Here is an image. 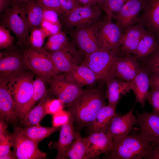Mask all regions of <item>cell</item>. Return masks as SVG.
<instances>
[{
    "instance_id": "obj_1",
    "label": "cell",
    "mask_w": 159,
    "mask_h": 159,
    "mask_svg": "<svg viewBox=\"0 0 159 159\" xmlns=\"http://www.w3.org/2000/svg\"><path fill=\"white\" fill-rule=\"evenodd\" d=\"M105 96L100 90H83L76 99L69 107L73 120L82 127L90 126L97 114L105 105Z\"/></svg>"
},
{
    "instance_id": "obj_2",
    "label": "cell",
    "mask_w": 159,
    "mask_h": 159,
    "mask_svg": "<svg viewBox=\"0 0 159 159\" xmlns=\"http://www.w3.org/2000/svg\"><path fill=\"white\" fill-rule=\"evenodd\" d=\"M113 148L106 154L110 159H145L153 145L140 134L114 139Z\"/></svg>"
},
{
    "instance_id": "obj_3",
    "label": "cell",
    "mask_w": 159,
    "mask_h": 159,
    "mask_svg": "<svg viewBox=\"0 0 159 159\" xmlns=\"http://www.w3.org/2000/svg\"><path fill=\"white\" fill-rule=\"evenodd\" d=\"M34 74L24 72L7 79V85L16 103L18 120L21 122L27 114L33 96Z\"/></svg>"
},
{
    "instance_id": "obj_4",
    "label": "cell",
    "mask_w": 159,
    "mask_h": 159,
    "mask_svg": "<svg viewBox=\"0 0 159 159\" xmlns=\"http://www.w3.org/2000/svg\"><path fill=\"white\" fill-rule=\"evenodd\" d=\"M118 53L99 49L85 56L82 64L94 72L98 81L106 84L116 78L115 67Z\"/></svg>"
},
{
    "instance_id": "obj_5",
    "label": "cell",
    "mask_w": 159,
    "mask_h": 159,
    "mask_svg": "<svg viewBox=\"0 0 159 159\" xmlns=\"http://www.w3.org/2000/svg\"><path fill=\"white\" fill-rule=\"evenodd\" d=\"M13 0L10 8H7L1 18V25L11 31L21 44L28 43L29 29L25 11V3Z\"/></svg>"
},
{
    "instance_id": "obj_6",
    "label": "cell",
    "mask_w": 159,
    "mask_h": 159,
    "mask_svg": "<svg viewBox=\"0 0 159 159\" xmlns=\"http://www.w3.org/2000/svg\"><path fill=\"white\" fill-rule=\"evenodd\" d=\"M23 56L26 67L45 82L49 83L54 75L59 73L49 52L44 47L40 49L31 47L26 49Z\"/></svg>"
},
{
    "instance_id": "obj_7",
    "label": "cell",
    "mask_w": 159,
    "mask_h": 159,
    "mask_svg": "<svg viewBox=\"0 0 159 159\" xmlns=\"http://www.w3.org/2000/svg\"><path fill=\"white\" fill-rule=\"evenodd\" d=\"M50 92L64 106L69 107L83 90L69 73L54 75L49 82Z\"/></svg>"
},
{
    "instance_id": "obj_8",
    "label": "cell",
    "mask_w": 159,
    "mask_h": 159,
    "mask_svg": "<svg viewBox=\"0 0 159 159\" xmlns=\"http://www.w3.org/2000/svg\"><path fill=\"white\" fill-rule=\"evenodd\" d=\"M98 27L99 49L118 53L124 33L121 28L107 16L98 21Z\"/></svg>"
},
{
    "instance_id": "obj_9",
    "label": "cell",
    "mask_w": 159,
    "mask_h": 159,
    "mask_svg": "<svg viewBox=\"0 0 159 159\" xmlns=\"http://www.w3.org/2000/svg\"><path fill=\"white\" fill-rule=\"evenodd\" d=\"M98 22L69 30L72 43L85 57L99 49Z\"/></svg>"
},
{
    "instance_id": "obj_10",
    "label": "cell",
    "mask_w": 159,
    "mask_h": 159,
    "mask_svg": "<svg viewBox=\"0 0 159 159\" xmlns=\"http://www.w3.org/2000/svg\"><path fill=\"white\" fill-rule=\"evenodd\" d=\"M102 10L99 5L92 7L81 6L61 17V23L69 30L92 24L101 19Z\"/></svg>"
},
{
    "instance_id": "obj_11",
    "label": "cell",
    "mask_w": 159,
    "mask_h": 159,
    "mask_svg": "<svg viewBox=\"0 0 159 159\" xmlns=\"http://www.w3.org/2000/svg\"><path fill=\"white\" fill-rule=\"evenodd\" d=\"M58 72L69 73L82 62V55L73 43L69 42L58 51L49 52Z\"/></svg>"
},
{
    "instance_id": "obj_12",
    "label": "cell",
    "mask_w": 159,
    "mask_h": 159,
    "mask_svg": "<svg viewBox=\"0 0 159 159\" xmlns=\"http://www.w3.org/2000/svg\"><path fill=\"white\" fill-rule=\"evenodd\" d=\"M13 151L17 159H42L47 154L38 148V144L22 133L15 127L12 133Z\"/></svg>"
},
{
    "instance_id": "obj_13",
    "label": "cell",
    "mask_w": 159,
    "mask_h": 159,
    "mask_svg": "<svg viewBox=\"0 0 159 159\" xmlns=\"http://www.w3.org/2000/svg\"><path fill=\"white\" fill-rule=\"evenodd\" d=\"M136 114L135 125L139 126L140 134L153 145L159 144V116L145 111Z\"/></svg>"
},
{
    "instance_id": "obj_14",
    "label": "cell",
    "mask_w": 159,
    "mask_h": 159,
    "mask_svg": "<svg viewBox=\"0 0 159 159\" xmlns=\"http://www.w3.org/2000/svg\"><path fill=\"white\" fill-rule=\"evenodd\" d=\"M7 82V79L0 77V118L8 123L13 124L18 120L17 107Z\"/></svg>"
},
{
    "instance_id": "obj_15",
    "label": "cell",
    "mask_w": 159,
    "mask_h": 159,
    "mask_svg": "<svg viewBox=\"0 0 159 159\" xmlns=\"http://www.w3.org/2000/svg\"><path fill=\"white\" fill-rule=\"evenodd\" d=\"M136 23L154 34L159 42V0H145Z\"/></svg>"
},
{
    "instance_id": "obj_16",
    "label": "cell",
    "mask_w": 159,
    "mask_h": 159,
    "mask_svg": "<svg viewBox=\"0 0 159 159\" xmlns=\"http://www.w3.org/2000/svg\"><path fill=\"white\" fill-rule=\"evenodd\" d=\"M145 0H127L118 13L112 18L123 32L136 23Z\"/></svg>"
},
{
    "instance_id": "obj_17",
    "label": "cell",
    "mask_w": 159,
    "mask_h": 159,
    "mask_svg": "<svg viewBox=\"0 0 159 159\" xmlns=\"http://www.w3.org/2000/svg\"><path fill=\"white\" fill-rule=\"evenodd\" d=\"M0 76L7 79L24 72L23 54L14 51L0 52Z\"/></svg>"
},
{
    "instance_id": "obj_18",
    "label": "cell",
    "mask_w": 159,
    "mask_h": 159,
    "mask_svg": "<svg viewBox=\"0 0 159 159\" xmlns=\"http://www.w3.org/2000/svg\"><path fill=\"white\" fill-rule=\"evenodd\" d=\"M134 107L135 105L125 114L115 115L106 132L110 138L113 140L129 135L135 125L136 116L133 113Z\"/></svg>"
},
{
    "instance_id": "obj_19",
    "label": "cell",
    "mask_w": 159,
    "mask_h": 159,
    "mask_svg": "<svg viewBox=\"0 0 159 159\" xmlns=\"http://www.w3.org/2000/svg\"><path fill=\"white\" fill-rule=\"evenodd\" d=\"M86 138L87 148V159L98 157L102 154H106L112 149V139L106 133L93 132L90 133Z\"/></svg>"
},
{
    "instance_id": "obj_20",
    "label": "cell",
    "mask_w": 159,
    "mask_h": 159,
    "mask_svg": "<svg viewBox=\"0 0 159 159\" xmlns=\"http://www.w3.org/2000/svg\"><path fill=\"white\" fill-rule=\"evenodd\" d=\"M138 61L132 54L119 57L115 64L116 78L128 82L132 80L141 70Z\"/></svg>"
},
{
    "instance_id": "obj_21",
    "label": "cell",
    "mask_w": 159,
    "mask_h": 159,
    "mask_svg": "<svg viewBox=\"0 0 159 159\" xmlns=\"http://www.w3.org/2000/svg\"><path fill=\"white\" fill-rule=\"evenodd\" d=\"M146 31L144 27L138 23L127 28L123 33L119 52L124 55L131 54Z\"/></svg>"
},
{
    "instance_id": "obj_22",
    "label": "cell",
    "mask_w": 159,
    "mask_h": 159,
    "mask_svg": "<svg viewBox=\"0 0 159 159\" xmlns=\"http://www.w3.org/2000/svg\"><path fill=\"white\" fill-rule=\"evenodd\" d=\"M73 120L71 114L68 122L60 129L59 138L56 142L51 141L48 144L49 149L55 148L57 151L56 159H59L62 153L70 146L78 132L73 126Z\"/></svg>"
},
{
    "instance_id": "obj_23",
    "label": "cell",
    "mask_w": 159,
    "mask_h": 159,
    "mask_svg": "<svg viewBox=\"0 0 159 159\" xmlns=\"http://www.w3.org/2000/svg\"><path fill=\"white\" fill-rule=\"evenodd\" d=\"M105 98L107 100L108 104L116 107L121 96L131 90V82L122 81L113 79L106 84Z\"/></svg>"
},
{
    "instance_id": "obj_24",
    "label": "cell",
    "mask_w": 159,
    "mask_h": 159,
    "mask_svg": "<svg viewBox=\"0 0 159 159\" xmlns=\"http://www.w3.org/2000/svg\"><path fill=\"white\" fill-rule=\"evenodd\" d=\"M131 84L136 102L140 103L142 107H144L150 87V74L147 70L142 67L141 71L131 81Z\"/></svg>"
},
{
    "instance_id": "obj_25",
    "label": "cell",
    "mask_w": 159,
    "mask_h": 159,
    "mask_svg": "<svg viewBox=\"0 0 159 159\" xmlns=\"http://www.w3.org/2000/svg\"><path fill=\"white\" fill-rule=\"evenodd\" d=\"M159 47V42L156 36L146 30L131 54L138 61H143L154 53Z\"/></svg>"
},
{
    "instance_id": "obj_26",
    "label": "cell",
    "mask_w": 159,
    "mask_h": 159,
    "mask_svg": "<svg viewBox=\"0 0 159 159\" xmlns=\"http://www.w3.org/2000/svg\"><path fill=\"white\" fill-rule=\"evenodd\" d=\"M116 107L108 104L104 106L89 126L90 133L95 132L106 133L112 121L116 114Z\"/></svg>"
},
{
    "instance_id": "obj_27",
    "label": "cell",
    "mask_w": 159,
    "mask_h": 159,
    "mask_svg": "<svg viewBox=\"0 0 159 159\" xmlns=\"http://www.w3.org/2000/svg\"><path fill=\"white\" fill-rule=\"evenodd\" d=\"M87 148L86 139L82 137L79 132L69 147L62 155L59 159H87Z\"/></svg>"
},
{
    "instance_id": "obj_28",
    "label": "cell",
    "mask_w": 159,
    "mask_h": 159,
    "mask_svg": "<svg viewBox=\"0 0 159 159\" xmlns=\"http://www.w3.org/2000/svg\"><path fill=\"white\" fill-rule=\"evenodd\" d=\"M49 98L47 92L39 100L36 105L29 111L22 122L25 127L40 124L47 115L45 106L47 101Z\"/></svg>"
},
{
    "instance_id": "obj_29",
    "label": "cell",
    "mask_w": 159,
    "mask_h": 159,
    "mask_svg": "<svg viewBox=\"0 0 159 159\" xmlns=\"http://www.w3.org/2000/svg\"><path fill=\"white\" fill-rule=\"evenodd\" d=\"M60 127H45L40 124L19 128L21 132L38 144L42 140L60 130Z\"/></svg>"
},
{
    "instance_id": "obj_30",
    "label": "cell",
    "mask_w": 159,
    "mask_h": 159,
    "mask_svg": "<svg viewBox=\"0 0 159 159\" xmlns=\"http://www.w3.org/2000/svg\"><path fill=\"white\" fill-rule=\"evenodd\" d=\"M25 9L30 31L34 28H40L43 8L36 0H28L25 3Z\"/></svg>"
},
{
    "instance_id": "obj_31",
    "label": "cell",
    "mask_w": 159,
    "mask_h": 159,
    "mask_svg": "<svg viewBox=\"0 0 159 159\" xmlns=\"http://www.w3.org/2000/svg\"><path fill=\"white\" fill-rule=\"evenodd\" d=\"M69 73L81 87L93 85L98 81L94 72L87 66L82 63Z\"/></svg>"
},
{
    "instance_id": "obj_32",
    "label": "cell",
    "mask_w": 159,
    "mask_h": 159,
    "mask_svg": "<svg viewBox=\"0 0 159 159\" xmlns=\"http://www.w3.org/2000/svg\"><path fill=\"white\" fill-rule=\"evenodd\" d=\"M69 42L66 34L61 31L49 36L44 47L48 52H52L63 48Z\"/></svg>"
},
{
    "instance_id": "obj_33",
    "label": "cell",
    "mask_w": 159,
    "mask_h": 159,
    "mask_svg": "<svg viewBox=\"0 0 159 159\" xmlns=\"http://www.w3.org/2000/svg\"><path fill=\"white\" fill-rule=\"evenodd\" d=\"M44 82L43 80L39 77L34 80L33 96L27 108V113L47 92Z\"/></svg>"
},
{
    "instance_id": "obj_34",
    "label": "cell",
    "mask_w": 159,
    "mask_h": 159,
    "mask_svg": "<svg viewBox=\"0 0 159 159\" xmlns=\"http://www.w3.org/2000/svg\"><path fill=\"white\" fill-rule=\"evenodd\" d=\"M127 0H106L101 8L106 13V16L112 19L117 14Z\"/></svg>"
},
{
    "instance_id": "obj_35",
    "label": "cell",
    "mask_w": 159,
    "mask_h": 159,
    "mask_svg": "<svg viewBox=\"0 0 159 159\" xmlns=\"http://www.w3.org/2000/svg\"><path fill=\"white\" fill-rule=\"evenodd\" d=\"M142 61L145 64L143 67L150 75L159 76V47L154 53Z\"/></svg>"
},
{
    "instance_id": "obj_36",
    "label": "cell",
    "mask_w": 159,
    "mask_h": 159,
    "mask_svg": "<svg viewBox=\"0 0 159 159\" xmlns=\"http://www.w3.org/2000/svg\"><path fill=\"white\" fill-rule=\"evenodd\" d=\"M28 43L31 47L36 49L42 48L47 37L41 28H35L30 31Z\"/></svg>"
},
{
    "instance_id": "obj_37",
    "label": "cell",
    "mask_w": 159,
    "mask_h": 159,
    "mask_svg": "<svg viewBox=\"0 0 159 159\" xmlns=\"http://www.w3.org/2000/svg\"><path fill=\"white\" fill-rule=\"evenodd\" d=\"M14 38L11 34L10 30L4 26H0V48L4 49L11 46Z\"/></svg>"
},
{
    "instance_id": "obj_38",
    "label": "cell",
    "mask_w": 159,
    "mask_h": 159,
    "mask_svg": "<svg viewBox=\"0 0 159 159\" xmlns=\"http://www.w3.org/2000/svg\"><path fill=\"white\" fill-rule=\"evenodd\" d=\"M43 8L52 9L56 11L62 17L66 13L62 9L58 0H36Z\"/></svg>"
},
{
    "instance_id": "obj_39",
    "label": "cell",
    "mask_w": 159,
    "mask_h": 159,
    "mask_svg": "<svg viewBox=\"0 0 159 159\" xmlns=\"http://www.w3.org/2000/svg\"><path fill=\"white\" fill-rule=\"evenodd\" d=\"M63 103L59 100L49 99L46 102L45 108L47 115H52L63 109Z\"/></svg>"
},
{
    "instance_id": "obj_40",
    "label": "cell",
    "mask_w": 159,
    "mask_h": 159,
    "mask_svg": "<svg viewBox=\"0 0 159 159\" xmlns=\"http://www.w3.org/2000/svg\"><path fill=\"white\" fill-rule=\"evenodd\" d=\"M71 114L69 111L62 110L52 115V123L53 126L60 127L67 123Z\"/></svg>"
},
{
    "instance_id": "obj_41",
    "label": "cell",
    "mask_w": 159,
    "mask_h": 159,
    "mask_svg": "<svg viewBox=\"0 0 159 159\" xmlns=\"http://www.w3.org/2000/svg\"><path fill=\"white\" fill-rule=\"evenodd\" d=\"M147 100L152 107V112L159 116V89H151L148 92Z\"/></svg>"
},
{
    "instance_id": "obj_42",
    "label": "cell",
    "mask_w": 159,
    "mask_h": 159,
    "mask_svg": "<svg viewBox=\"0 0 159 159\" xmlns=\"http://www.w3.org/2000/svg\"><path fill=\"white\" fill-rule=\"evenodd\" d=\"M61 25L53 24L43 20L40 28L47 37H49L61 31Z\"/></svg>"
},
{
    "instance_id": "obj_43",
    "label": "cell",
    "mask_w": 159,
    "mask_h": 159,
    "mask_svg": "<svg viewBox=\"0 0 159 159\" xmlns=\"http://www.w3.org/2000/svg\"><path fill=\"white\" fill-rule=\"evenodd\" d=\"M66 14H68L75 9L82 6L78 0H58Z\"/></svg>"
},
{
    "instance_id": "obj_44",
    "label": "cell",
    "mask_w": 159,
    "mask_h": 159,
    "mask_svg": "<svg viewBox=\"0 0 159 159\" xmlns=\"http://www.w3.org/2000/svg\"><path fill=\"white\" fill-rule=\"evenodd\" d=\"M56 11L50 9H43V20L50 23L61 24L59 16Z\"/></svg>"
},
{
    "instance_id": "obj_45",
    "label": "cell",
    "mask_w": 159,
    "mask_h": 159,
    "mask_svg": "<svg viewBox=\"0 0 159 159\" xmlns=\"http://www.w3.org/2000/svg\"><path fill=\"white\" fill-rule=\"evenodd\" d=\"M13 145L12 134L9 133L4 140L0 142V157L9 153Z\"/></svg>"
},
{
    "instance_id": "obj_46",
    "label": "cell",
    "mask_w": 159,
    "mask_h": 159,
    "mask_svg": "<svg viewBox=\"0 0 159 159\" xmlns=\"http://www.w3.org/2000/svg\"><path fill=\"white\" fill-rule=\"evenodd\" d=\"M8 125L5 121L0 118V142L4 140L9 133L7 128Z\"/></svg>"
},
{
    "instance_id": "obj_47",
    "label": "cell",
    "mask_w": 159,
    "mask_h": 159,
    "mask_svg": "<svg viewBox=\"0 0 159 159\" xmlns=\"http://www.w3.org/2000/svg\"><path fill=\"white\" fill-rule=\"evenodd\" d=\"M153 145L151 152L145 159H159V144Z\"/></svg>"
},
{
    "instance_id": "obj_48",
    "label": "cell",
    "mask_w": 159,
    "mask_h": 159,
    "mask_svg": "<svg viewBox=\"0 0 159 159\" xmlns=\"http://www.w3.org/2000/svg\"><path fill=\"white\" fill-rule=\"evenodd\" d=\"M150 87L151 89H159V76L150 75Z\"/></svg>"
},
{
    "instance_id": "obj_49",
    "label": "cell",
    "mask_w": 159,
    "mask_h": 159,
    "mask_svg": "<svg viewBox=\"0 0 159 159\" xmlns=\"http://www.w3.org/2000/svg\"><path fill=\"white\" fill-rule=\"evenodd\" d=\"M80 4L83 6L90 7L99 5L96 0H78Z\"/></svg>"
},
{
    "instance_id": "obj_50",
    "label": "cell",
    "mask_w": 159,
    "mask_h": 159,
    "mask_svg": "<svg viewBox=\"0 0 159 159\" xmlns=\"http://www.w3.org/2000/svg\"><path fill=\"white\" fill-rule=\"evenodd\" d=\"M10 0H0V12L1 13L5 11Z\"/></svg>"
},
{
    "instance_id": "obj_51",
    "label": "cell",
    "mask_w": 159,
    "mask_h": 159,
    "mask_svg": "<svg viewBox=\"0 0 159 159\" xmlns=\"http://www.w3.org/2000/svg\"><path fill=\"white\" fill-rule=\"evenodd\" d=\"M0 159H16L13 151L11 150L8 154L0 157Z\"/></svg>"
},
{
    "instance_id": "obj_52",
    "label": "cell",
    "mask_w": 159,
    "mask_h": 159,
    "mask_svg": "<svg viewBox=\"0 0 159 159\" xmlns=\"http://www.w3.org/2000/svg\"><path fill=\"white\" fill-rule=\"evenodd\" d=\"M99 5L101 7L106 0H96Z\"/></svg>"
},
{
    "instance_id": "obj_53",
    "label": "cell",
    "mask_w": 159,
    "mask_h": 159,
    "mask_svg": "<svg viewBox=\"0 0 159 159\" xmlns=\"http://www.w3.org/2000/svg\"><path fill=\"white\" fill-rule=\"evenodd\" d=\"M19 2H26L28 0H15Z\"/></svg>"
}]
</instances>
